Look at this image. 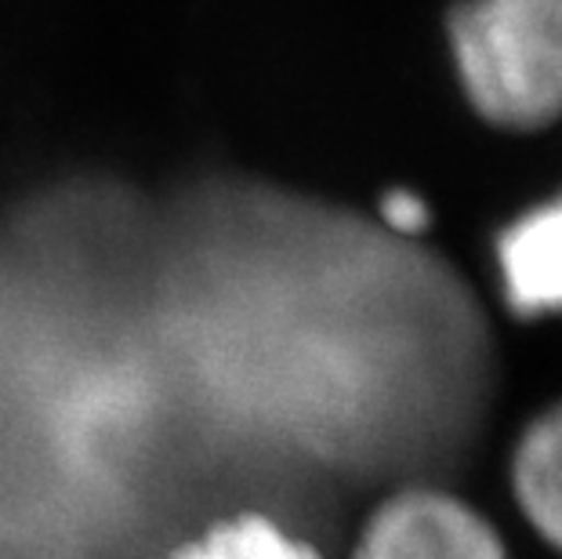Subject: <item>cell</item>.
I'll return each instance as SVG.
<instances>
[{
  "instance_id": "cell-1",
  "label": "cell",
  "mask_w": 562,
  "mask_h": 559,
  "mask_svg": "<svg viewBox=\"0 0 562 559\" xmlns=\"http://www.w3.org/2000/svg\"><path fill=\"white\" fill-rule=\"evenodd\" d=\"M450 41L486 121L530 131L562 116V0H464Z\"/></svg>"
},
{
  "instance_id": "cell-2",
  "label": "cell",
  "mask_w": 562,
  "mask_h": 559,
  "mask_svg": "<svg viewBox=\"0 0 562 559\" xmlns=\"http://www.w3.org/2000/svg\"><path fill=\"white\" fill-rule=\"evenodd\" d=\"M352 559H508L475 508L439 491H406L378 508Z\"/></svg>"
},
{
  "instance_id": "cell-3",
  "label": "cell",
  "mask_w": 562,
  "mask_h": 559,
  "mask_svg": "<svg viewBox=\"0 0 562 559\" xmlns=\"http://www.w3.org/2000/svg\"><path fill=\"white\" fill-rule=\"evenodd\" d=\"M497 266L505 299L519 316L562 313V197L501 233Z\"/></svg>"
},
{
  "instance_id": "cell-4",
  "label": "cell",
  "mask_w": 562,
  "mask_h": 559,
  "mask_svg": "<svg viewBox=\"0 0 562 559\" xmlns=\"http://www.w3.org/2000/svg\"><path fill=\"white\" fill-rule=\"evenodd\" d=\"M512 480L526 519L562 552V403L526 429Z\"/></svg>"
},
{
  "instance_id": "cell-5",
  "label": "cell",
  "mask_w": 562,
  "mask_h": 559,
  "mask_svg": "<svg viewBox=\"0 0 562 559\" xmlns=\"http://www.w3.org/2000/svg\"><path fill=\"white\" fill-rule=\"evenodd\" d=\"M167 559H319V552L308 541L286 534L269 516L240 513L211 523L196 538L178 545Z\"/></svg>"
},
{
  "instance_id": "cell-6",
  "label": "cell",
  "mask_w": 562,
  "mask_h": 559,
  "mask_svg": "<svg viewBox=\"0 0 562 559\" xmlns=\"http://www.w3.org/2000/svg\"><path fill=\"white\" fill-rule=\"evenodd\" d=\"M381 219H385L389 233L417 236L428 225V204L422 197L406 193V189H392V193L381 200Z\"/></svg>"
}]
</instances>
